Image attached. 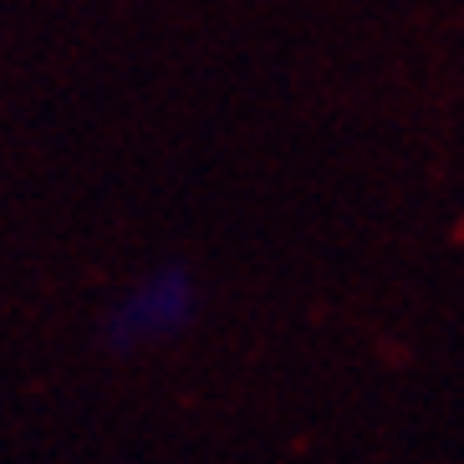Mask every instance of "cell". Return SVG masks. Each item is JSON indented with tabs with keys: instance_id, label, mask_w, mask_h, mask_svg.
<instances>
[{
	"instance_id": "6da1fadb",
	"label": "cell",
	"mask_w": 464,
	"mask_h": 464,
	"mask_svg": "<svg viewBox=\"0 0 464 464\" xmlns=\"http://www.w3.org/2000/svg\"><path fill=\"white\" fill-rule=\"evenodd\" d=\"M199 281H194L189 266H153L138 281H128L118 291L108 312H102V342H108L118 357L149 353V347H164V342L184 337L199 316Z\"/></svg>"
}]
</instances>
